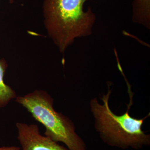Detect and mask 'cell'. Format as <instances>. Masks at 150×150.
Instances as JSON below:
<instances>
[{
    "mask_svg": "<svg viewBox=\"0 0 150 150\" xmlns=\"http://www.w3.org/2000/svg\"><path fill=\"white\" fill-rule=\"evenodd\" d=\"M107 92L101 97L103 103L96 97L90 101V108L94 121V129L102 142L108 146L122 150H139L150 146V134L142 129L145 120L132 117L129 112L133 105L134 93L128 92L129 97L127 110L118 115L113 112L109 105L112 93V82H107Z\"/></svg>",
    "mask_w": 150,
    "mask_h": 150,
    "instance_id": "obj_1",
    "label": "cell"
},
{
    "mask_svg": "<svg viewBox=\"0 0 150 150\" xmlns=\"http://www.w3.org/2000/svg\"><path fill=\"white\" fill-rule=\"evenodd\" d=\"M87 0H44V26L48 36L64 54L75 39L91 35L96 16Z\"/></svg>",
    "mask_w": 150,
    "mask_h": 150,
    "instance_id": "obj_2",
    "label": "cell"
},
{
    "mask_svg": "<svg viewBox=\"0 0 150 150\" xmlns=\"http://www.w3.org/2000/svg\"><path fill=\"white\" fill-rule=\"evenodd\" d=\"M45 128L44 135L62 142L69 150H87L85 141L77 134L72 120L54 108V99L46 91L36 90L15 98Z\"/></svg>",
    "mask_w": 150,
    "mask_h": 150,
    "instance_id": "obj_3",
    "label": "cell"
},
{
    "mask_svg": "<svg viewBox=\"0 0 150 150\" xmlns=\"http://www.w3.org/2000/svg\"><path fill=\"white\" fill-rule=\"evenodd\" d=\"M16 127L21 150H69L41 134L36 124L18 122Z\"/></svg>",
    "mask_w": 150,
    "mask_h": 150,
    "instance_id": "obj_4",
    "label": "cell"
},
{
    "mask_svg": "<svg viewBox=\"0 0 150 150\" xmlns=\"http://www.w3.org/2000/svg\"><path fill=\"white\" fill-rule=\"evenodd\" d=\"M132 21L150 29V0H134Z\"/></svg>",
    "mask_w": 150,
    "mask_h": 150,
    "instance_id": "obj_5",
    "label": "cell"
},
{
    "mask_svg": "<svg viewBox=\"0 0 150 150\" xmlns=\"http://www.w3.org/2000/svg\"><path fill=\"white\" fill-rule=\"evenodd\" d=\"M7 66L8 64L5 59H0V108L6 107L17 97L15 91L7 85L4 81Z\"/></svg>",
    "mask_w": 150,
    "mask_h": 150,
    "instance_id": "obj_6",
    "label": "cell"
},
{
    "mask_svg": "<svg viewBox=\"0 0 150 150\" xmlns=\"http://www.w3.org/2000/svg\"><path fill=\"white\" fill-rule=\"evenodd\" d=\"M0 150H21V148L15 146L0 147Z\"/></svg>",
    "mask_w": 150,
    "mask_h": 150,
    "instance_id": "obj_7",
    "label": "cell"
},
{
    "mask_svg": "<svg viewBox=\"0 0 150 150\" xmlns=\"http://www.w3.org/2000/svg\"><path fill=\"white\" fill-rule=\"evenodd\" d=\"M9 1H10V3H13L14 0H9Z\"/></svg>",
    "mask_w": 150,
    "mask_h": 150,
    "instance_id": "obj_8",
    "label": "cell"
}]
</instances>
